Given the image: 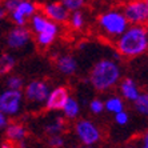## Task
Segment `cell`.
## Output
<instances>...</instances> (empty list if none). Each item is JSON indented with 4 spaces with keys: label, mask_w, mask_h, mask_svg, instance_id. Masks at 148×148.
I'll use <instances>...</instances> for the list:
<instances>
[{
    "label": "cell",
    "mask_w": 148,
    "mask_h": 148,
    "mask_svg": "<svg viewBox=\"0 0 148 148\" xmlns=\"http://www.w3.org/2000/svg\"><path fill=\"white\" fill-rule=\"evenodd\" d=\"M16 59L14 55H11L8 52H4L0 55V76H5L15 68Z\"/></svg>",
    "instance_id": "ac0fdd59"
},
{
    "label": "cell",
    "mask_w": 148,
    "mask_h": 148,
    "mask_svg": "<svg viewBox=\"0 0 148 148\" xmlns=\"http://www.w3.org/2000/svg\"><path fill=\"white\" fill-rule=\"evenodd\" d=\"M67 24L73 31H82L87 24V17H86V14L83 12V10H76L69 12Z\"/></svg>",
    "instance_id": "2e32d148"
},
{
    "label": "cell",
    "mask_w": 148,
    "mask_h": 148,
    "mask_svg": "<svg viewBox=\"0 0 148 148\" xmlns=\"http://www.w3.org/2000/svg\"><path fill=\"white\" fill-rule=\"evenodd\" d=\"M1 4L15 25H27L39 11L38 3L34 0H1Z\"/></svg>",
    "instance_id": "5b68a950"
},
{
    "label": "cell",
    "mask_w": 148,
    "mask_h": 148,
    "mask_svg": "<svg viewBox=\"0 0 148 148\" xmlns=\"http://www.w3.org/2000/svg\"><path fill=\"white\" fill-rule=\"evenodd\" d=\"M90 111L93 115H100L104 111V101L100 99H93L90 103Z\"/></svg>",
    "instance_id": "d4e9b609"
},
{
    "label": "cell",
    "mask_w": 148,
    "mask_h": 148,
    "mask_svg": "<svg viewBox=\"0 0 148 148\" xmlns=\"http://www.w3.org/2000/svg\"><path fill=\"white\" fill-rule=\"evenodd\" d=\"M32 39V32L27 25H15L7 32L5 36V43H7L10 49H19L25 48Z\"/></svg>",
    "instance_id": "9c48e42d"
},
{
    "label": "cell",
    "mask_w": 148,
    "mask_h": 148,
    "mask_svg": "<svg viewBox=\"0 0 148 148\" xmlns=\"http://www.w3.org/2000/svg\"><path fill=\"white\" fill-rule=\"evenodd\" d=\"M121 68L114 59H101L92 67L90 72V83L96 91L106 92L119 84Z\"/></svg>",
    "instance_id": "7a4b0ae2"
},
{
    "label": "cell",
    "mask_w": 148,
    "mask_h": 148,
    "mask_svg": "<svg viewBox=\"0 0 148 148\" xmlns=\"http://www.w3.org/2000/svg\"><path fill=\"white\" fill-rule=\"evenodd\" d=\"M120 56L134 59L148 51V34L145 25L130 24L128 28L115 40Z\"/></svg>",
    "instance_id": "6da1fadb"
},
{
    "label": "cell",
    "mask_w": 148,
    "mask_h": 148,
    "mask_svg": "<svg viewBox=\"0 0 148 148\" xmlns=\"http://www.w3.org/2000/svg\"><path fill=\"white\" fill-rule=\"evenodd\" d=\"M28 24L31 32L35 34L36 44L40 48L51 47L60 34V24L49 20L40 10L29 19Z\"/></svg>",
    "instance_id": "3957f363"
},
{
    "label": "cell",
    "mask_w": 148,
    "mask_h": 148,
    "mask_svg": "<svg viewBox=\"0 0 148 148\" xmlns=\"http://www.w3.org/2000/svg\"><path fill=\"white\" fill-rule=\"evenodd\" d=\"M0 148H14V143L10 140H5L1 143V145H0Z\"/></svg>",
    "instance_id": "f1b7e54d"
},
{
    "label": "cell",
    "mask_w": 148,
    "mask_h": 148,
    "mask_svg": "<svg viewBox=\"0 0 148 148\" xmlns=\"http://www.w3.org/2000/svg\"><path fill=\"white\" fill-rule=\"evenodd\" d=\"M119 88H120L121 96L128 101H135L140 95L139 86L135 83V80L130 79V77H125V79L121 80L120 84H119Z\"/></svg>",
    "instance_id": "9a60e30c"
},
{
    "label": "cell",
    "mask_w": 148,
    "mask_h": 148,
    "mask_svg": "<svg viewBox=\"0 0 148 148\" xmlns=\"http://www.w3.org/2000/svg\"><path fill=\"white\" fill-rule=\"evenodd\" d=\"M4 134H5V138L7 140L12 141V143H21V141H25L27 138V127L23 125L21 123H8L5 130H4Z\"/></svg>",
    "instance_id": "5bb4252c"
},
{
    "label": "cell",
    "mask_w": 148,
    "mask_h": 148,
    "mask_svg": "<svg viewBox=\"0 0 148 148\" xmlns=\"http://www.w3.org/2000/svg\"><path fill=\"white\" fill-rule=\"evenodd\" d=\"M121 11L130 24L145 25L148 23V11L144 0H128Z\"/></svg>",
    "instance_id": "ba28073f"
},
{
    "label": "cell",
    "mask_w": 148,
    "mask_h": 148,
    "mask_svg": "<svg viewBox=\"0 0 148 148\" xmlns=\"http://www.w3.org/2000/svg\"><path fill=\"white\" fill-rule=\"evenodd\" d=\"M144 3H145V7H147V11H148V0H144Z\"/></svg>",
    "instance_id": "1f68e13d"
},
{
    "label": "cell",
    "mask_w": 148,
    "mask_h": 148,
    "mask_svg": "<svg viewBox=\"0 0 148 148\" xmlns=\"http://www.w3.org/2000/svg\"><path fill=\"white\" fill-rule=\"evenodd\" d=\"M48 145L51 148H62L63 145H64V138L62 136V134L49 135V138H48Z\"/></svg>",
    "instance_id": "cb8c5ba5"
},
{
    "label": "cell",
    "mask_w": 148,
    "mask_h": 148,
    "mask_svg": "<svg viewBox=\"0 0 148 148\" xmlns=\"http://www.w3.org/2000/svg\"><path fill=\"white\" fill-rule=\"evenodd\" d=\"M8 123H10V121H8V116H5L4 114L0 112V132L5 130V127H7Z\"/></svg>",
    "instance_id": "4316f807"
},
{
    "label": "cell",
    "mask_w": 148,
    "mask_h": 148,
    "mask_svg": "<svg viewBox=\"0 0 148 148\" xmlns=\"http://www.w3.org/2000/svg\"><path fill=\"white\" fill-rule=\"evenodd\" d=\"M24 103V96L20 90L7 88L0 92V112L5 116L12 117L20 114Z\"/></svg>",
    "instance_id": "8992f818"
},
{
    "label": "cell",
    "mask_w": 148,
    "mask_h": 148,
    "mask_svg": "<svg viewBox=\"0 0 148 148\" xmlns=\"http://www.w3.org/2000/svg\"><path fill=\"white\" fill-rule=\"evenodd\" d=\"M73 148H93V145H84L83 144L82 147H73Z\"/></svg>",
    "instance_id": "4dcf8cb0"
},
{
    "label": "cell",
    "mask_w": 148,
    "mask_h": 148,
    "mask_svg": "<svg viewBox=\"0 0 148 148\" xmlns=\"http://www.w3.org/2000/svg\"><path fill=\"white\" fill-rule=\"evenodd\" d=\"M39 10L48 17L49 20L55 21L58 24H66L69 16V11L64 7L60 0H51L41 5Z\"/></svg>",
    "instance_id": "8fae6325"
},
{
    "label": "cell",
    "mask_w": 148,
    "mask_h": 148,
    "mask_svg": "<svg viewBox=\"0 0 148 148\" xmlns=\"http://www.w3.org/2000/svg\"><path fill=\"white\" fill-rule=\"evenodd\" d=\"M71 96L67 87L59 86L53 90H49V93L44 101V107L48 111H62L63 106L66 104L67 99Z\"/></svg>",
    "instance_id": "7c38bea8"
},
{
    "label": "cell",
    "mask_w": 148,
    "mask_h": 148,
    "mask_svg": "<svg viewBox=\"0 0 148 148\" xmlns=\"http://www.w3.org/2000/svg\"><path fill=\"white\" fill-rule=\"evenodd\" d=\"M135 110L143 116H148V92H140L138 99L134 101Z\"/></svg>",
    "instance_id": "44dd1931"
},
{
    "label": "cell",
    "mask_w": 148,
    "mask_h": 148,
    "mask_svg": "<svg viewBox=\"0 0 148 148\" xmlns=\"http://www.w3.org/2000/svg\"><path fill=\"white\" fill-rule=\"evenodd\" d=\"M5 86L7 88L11 90H20L24 87V82H23V77L20 75H10L5 80Z\"/></svg>",
    "instance_id": "7402d4cb"
},
{
    "label": "cell",
    "mask_w": 148,
    "mask_h": 148,
    "mask_svg": "<svg viewBox=\"0 0 148 148\" xmlns=\"http://www.w3.org/2000/svg\"><path fill=\"white\" fill-rule=\"evenodd\" d=\"M114 116H115L116 124H119V125H125V124L130 121V116H128V114L125 112V110L119 111V112L114 114Z\"/></svg>",
    "instance_id": "484cf974"
},
{
    "label": "cell",
    "mask_w": 148,
    "mask_h": 148,
    "mask_svg": "<svg viewBox=\"0 0 148 148\" xmlns=\"http://www.w3.org/2000/svg\"><path fill=\"white\" fill-rule=\"evenodd\" d=\"M125 148H136V147H132V145H128V147H125Z\"/></svg>",
    "instance_id": "d6a6232c"
},
{
    "label": "cell",
    "mask_w": 148,
    "mask_h": 148,
    "mask_svg": "<svg viewBox=\"0 0 148 148\" xmlns=\"http://www.w3.org/2000/svg\"><path fill=\"white\" fill-rule=\"evenodd\" d=\"M64 7L72 12V11H76V10H83V7L87 4V0H60Z\"/></svg>",
    "instance_id": "603a6c76"
},
{
    "label": "cell",
    "mask_w": 148,
    "mask_h": 148,
    "mask_svg": "<svg viewBox=\"0 0 148 148\" xmlns=\"http://www.w3.org/2000/svg\"><path fill=\"white\" fill-rule=\"evenodd\" d=\"M96 23L100 34L111 40H116L130 25L123 11L119 8H110L103 11L97 16Z\"/></svg>",
    "instance_id": "277c9868"
},
{
    "label": "cell",
    "mask_w": 148,
    "mask_h": 148,
    "mask_svg": "<svg viewBox=\"0 0 148 148\" xmlns=\"http://www.w3.org/2000/svg\"><path fill=\"white\" fill-rule=\"evenodd\" d=\"M77 60L69 53H63V55L56 58V68L60 73L66 76H72L77 71Z\"/></svg>",
    "instance_id": "4fadbf2b"
},
{
    "label": "cell",
    "mask_w": 148,
    "mask_h": 148,
    "mask_svg": "<svg viewBox=\"0 0 148 148\" xmlns=\"http://www.w3.org/2000/svg\"><path fill=\"white\" fill-rule=\"evenodd\" d=\"M75 135L84 145H95L101 140V131L96 124L91 120L83 119L76 121Z\"/></svg>",
    "instance_id": "52a82bcc"
},
{
    "label": "cell",
    "mask_w": 148,
    "mask_h": 148,
    "mask_svg": "<svg viewBox=\"0 0 148 148\" xmlns=\"http://www.w3.org/2000/svg\"><path fill=\"white\" fill-rule=\"evenodd\" d=\"M62 112H63V115H64L66 119L73 120V119H76V117L80 115V103L75 99V97L69 96L68 99H67L66 104L63 106Z\"/></svg>",
    "instance_id": "e0dca14e"
},
{
    "label": "cell",
    "mask_w": 148,
    "mask_h": 148,
    "mask_svg": "<svg viewBox=\"0 0 148 148\" xmlns=\"http://www.w3.org/2000/svg\"><path fill=\"white\" fill-rule=\"evenodd\" d=\"M141 145H145V147H148V130L144 132L143 138H141Z\"/></svg>",
    "instance_id": "83f0119b"
},
{
    "label": "cell",
    "mask_w": 148,
    "mask_h": 148,
    "mask_svg": "<svg viewBox=\"0 0 148 148\" xmlns=\"http://www.w3.org/2000/svg\"><path fill=\"white\" fill-rule=\"evenodd\" d=\"M44 130L48 136L49 135L62 134V132L66 130V119H63V117H55V120H52L51 123L47 124Z\"/></svg>",
    "instance_id": "ffe728a7"
},
{
    "label": "cell",
    "mask_w": 148,
    "mask_h": 148,
    "mask_svg": "<svg viewBox=\"0 0 148 148\" xmlns=\"http://www.w3.org/2000/svg\"><path fill=\"white\" fill-rule=\"evenodd\" d=\"M123 110H124V101L119 96H110L104 101V111H108L111 114H116V112Z\"/></svg>",
    "instance_id": "d6986e66"
},
{
    "label": "cell",
    "mask_w": 148,
    "mask_h": 148,
    "mask_svg": "<svg viewBox=\"0 0 148 148\" xmlns=\"http://www.w3.org/2000/svg\"><path fill=\"white\" fill-rule=\"evenodd\" d=\"M145 28H147V34H148V25H147V27H145Z\"/></svg>",
    "instance_id": "836d02e7"
},
{
    "label": "cell",
    "mask_w": 148,
    "mask_h": 148,
    "mask_svg": "<svg viewBox=\"0 0 148 148\" xmlns=\"http://www.w3.org/2000/svg\"><path fill=\"white\" fill-rule=\"evenodd\" d=\"M5 16H7V12H5V10H4L3 4L0 3V20H3Z\"/></svg>",
    "instance_id": "f546056e"
},
{
    "label": "cell",
    "mask_w": 148,
    "mask_h": 148,
    "mask_svg": "<svg viewBox=\"0 0 148 148\" xmlns=\"http://www.w3.org/2000/svg\"><path fill=\"white\" fill-rule=\"evenodd\" d=\"M49 86L44 80H32L24 86L23 96L31 104H44L45 99L49 93Z\"/></svg>",
    "instance_id": "30bf717a"
}]
</instances>
